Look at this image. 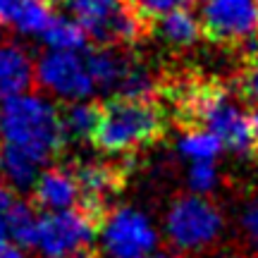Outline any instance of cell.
<instances>
[{
	"label": "cell",
	"mask_w": 258,
	"mask_h": 258,
	"mask_svg": "<svg viewBox=\"0 0 258 258\" xmlns=\"http://www.w3.org/2000/svg\"><path fill=\"white\" fill-rule=\"evenodd\" d=\"M86 62H89V72L93 77L96 91L120 93L122 82L134 60L115 48H96L91 53H86Z\"/></svg>",
	"instance_id": "obj_13"
},
{
	"label": "cell",
	"mask_w": 258,
	"mask_h": 258,
	"mask_svg": "<svg viewBox=\"0 0 258 258\" xmlns=\"http://www.w3.org/2000/svg\"><path fill=\"white\" fill-rule=\"evenodd\" d=\"M60 117L67 139H89L96 129L98 108L89 101H74L67 105V110L60 112Z\"/></svg>",
	"instance_id": "obj_18"
},
{
	"label": "cell",
	"mask_w": 258,
	"mask_h": 258,
	"mask_svg": "<svg viewBox=\"0 0 258 258\" xmlns=\"http://www.w3.org/2000/svg\"><path fill=\"white\" fill-rule=\"evenodd\" d=\"M17 199H15V189L0 177V227H3V222L8 220V215L12 213V208L17 206Z\"/></svg>",
	"instance_id": "obj_23"
},
{
	"label": "cell",
	"mask_w": 258,
	"mask_h": 258,
	"mask_svg": "<svg viewBox=\"0 0 258 258\" xmlns=\"http://www.w3.org/2000/svg\"><path fill=\"white\" fill-rule=\"evenodd\" d=\"M0 258H27L24 246L12 239L3 227H0Z\"/></svg>",
	"instance_id": "obj_24"
},
{
	"label": "cell",
	"mask_w": 258,
	"mask_h": 258,
	"mask_svg": "<svg viewBox=\"0 0 258 258\" xmlns=\"http://www.w3.org/2000/svg\"><path fill=\"white\" fill-rule=\"evenodd\" d=\"M132 3H134L139 15H144L148 19H158L167 12H172V10L186 8L191 0H132Z\"/></svg>",
	"instance_id": "obj_20"
},
{
	"label": "cell",
	"mask_w": 258,
	"mask_h": 258,
	"mask_svg": "<svg viewBox=\"0 0 258 258\" xmlns=\"http://www.w3.org/2000/svg\"><path fill=\"white\" fill-rule=\"evenodd\" d=\"M53 19L48 0H0V29L22 38L43 36Z\"/></svg>",
	"instance_id": "obj_11"
},
{
	"label": "cell",
	"mask_w": 258,
	"mask_h": 258,
	"mask_svg": "<svg viewBox=\"0 0 258 258\" xmlns=\"http://www.w3.org/2000/svg\"><path fill=\"white\" fill-rule=\"evenodd\" d=\"M34 82V60L29 50L19 43H0V103L27 91Z\"/></svg>",
	"instance_id": "obj_12"
},
{
	"label": "cell",
	"mask_w": 258,
	"mask_h": 258,
	"mask_svg": "<svg viewBox=\"0 0 258 258\" xmlns=\"http://www.w3.org/2000/svg\"><path fill=\"white\" fill-rule=\"evenodd\" d=\"M194 115L201 127L220 139L225 148L234 153H246L253 146L251 115L234 96L225 91H206L194 98Z\"/></svg>",
	"instance_id": "obj_7"
},
{
	"label": "cell",
	"mask_w": 258,
	"mask_h": 258,
	"mask_svg": "<svg viewBox=\"0 0 258 258\" xmlns=\"http://www.w3.org/2000/svg\"><path fill=\"white\" fill-rule=\"evenodd\" d=\"M251 132H253V144L258 146V110L251 115Z\"/></svg>",
	"instance_id": "obj_25"
},
{
	"label": "cell",
	"mask_w": 258,
	"mask_h": 258,
	"mask_svg": "<svg viewBox=\"0 0 258 258\" xmlns=\"http://www.w3.org/2000/svg\"><path fill=\"white\" fill-rule=\"evenodd\" d=\"M220 258H251L246 253H239V251H227V253H222Z\"/></svg>",
	"instance_id": "obj_26"
},
{
	"label": "cell",
	"mask_w": 258,
	"mask_h": 258,
	"mask_svg": "<svg viewBox=\"0 0 258 258\" xmlns=\"http://www.w3.org/2000/svg\"><path fill=\"white\" fill-rule=\"evenodd\" d=\"M175 151L184 163H218L225 146L206 127H191L177 137Z\"/></svg>",
	"instance_id": "obj_16"
},
{
	"label": "cell",
	"mask_w": 258,
	"mask_h": 258,
	"mask_svg": "<svg viewBox=\"0 0 258 258\" xmlns=\"http://www.w3.org/2000/svg\"><path fill=\"white\" fill-rule=\"evenodd\" d=\"M227 232L225 213L211 196L182 194L172 199L160 222V237L186 256H199L215 249Z\"/></svg>",
	"instance_id": "obj_2"
},
{
	"label": "cell",
	"mask_w": 258,
	"mask_h": 258,
	"mask_svg": "<svg viewBox=\"0 0 258 258\" xmlns=\"http://www.w3.org/2000/svg\"><path fill=\"white\" fill-rule=\"evenodd\" d=\"M153 258H194V256H186V253H172V256H153Z\"/></svg>",
	"instance_id": "obj_27"
},
{
	"label": "cell",
	"mask_w": 258,
	"mask_h": 258,
	"mask_svg": "<svg viewBox=\"0 0 258 258\" xmlns=\"http://www.w3.org/2000/svg\"><path fill=\"white\" fill-rule=\"evenodd\" d=\"M62 117L53 98L27 91L0 103V177L29 189L64 146Z\"/></svg>",
	"instance_id": "obj_1"
},
{
	"label": "cell",
	"mask_w": 258,
	"mask_h": 258,
	"mask_svg": "<svg viewBox=\"0 0 258 258\" xmlns=\"http://www.w3.org/2000/svg\"><path fill=\"white\" fill-rule=\"evenodd\" d=\"M96 241L103 258H153L160 246V227L144 208L124 203L103 218Z\"/></svg>",
	"instance_id": "obj_4"
},
{
	"label": "cell",
	"mask_w": 258,
	"mask_h": 258,
	"mask_svg": "<svg viewBox=\"0 0 258 258\" xmlns=\"http://www.w3.org/2000/svg\"><path fill=\"white\" fill-rule=\"evenodd\" d=\"M196 17L203 31L222 43L249 46L258 38L256 0H201Z\"/></svg>",
	"instance_id": "obj_8"
},
{
	"label": "cell",
	"mask_w": 258,
	"mask_h": 258,
	"mask_svg": "<svg viewBox=\"0 0 258 258\" xmlns=\"http://www.w3.org/2000/svg\"><path fill=\"white\" fill-rule=\"evenodd\" d=\"M34 82L38 84L41 93H46L53 101H89L96 93L84 50L48 48L34 62Z\"/></svg>",
	"instance_id": "obj_6"
},
{
	"label": "cell",
	"mask_w": 258,
	"mask_h": 258,
	"mask_svg": "<svg viewBox=\"0 0 258 258\" xmlns=\"http://www.w3.org/2000/svg\"><path fill=\"white\" fill-rule=\"evenodd\" d=\"M239 232L249 241V246L258 253V199L246 203L239 213Z\"/></svg>",
	"instance_id": "obj_21"
},
{
	"label": "cell",
	"mask_w": 258,
	"mask_h": 258,
	"mask_svg": "<svg viewBox=\"0 0 258 258\" xmlns=\"http://www.w3.org/2000/svg\"><path fill=\"white\" fill-rule=\"evenodd\" d=\"M41 38H43V43L48 48H55V50H84L86 31L74 19L53 15L50 24L46 27Z\"/></svg>",
	"instance_id": "obj_17"
},
{
	"label": "cell",
	"mask_w": 258,
	"mask_h": 258,
	"mask_svg": "<svg viewBox=\"0 0 258 258\" xmlns=\"http://www.w3.org/2000/svg\"><path fill=\"white\" fill-rule=\"evenodd\" d=\"M201 22L199 17L189 12L186 8L172 10L163 17H158V36L165 46L175 48V50H186L199 43L201 38Z\"/></svg>",
	"instance_id": "obj_14"
},
{
	"label": "cell",
	"mask_w": 258,
	"mask_h": 258,
	"mask_svg": "<svg viewBox=\"0 0 258 258\" xmlns=\"http://www.w3.org/2000/svg\"><path fill=\"white\" fill-rule=\"evenodd\" d=\"M256 5H258V0H256Z\"/></svg>",
	"instance_id": "obj_29"
},
{
	"label": "cell",
	"mask_w": 258,
	"mask_h": 258,
	"mask_svg": "<svg viewBox=\"0 0 258 258\" xmlns=\"http://www.w3.org/2000/svg\"><path fill=\"white\" fill-rule=\"evenodd\" d=\"M72 19L98 41L129 43L139 36V19L127 0H70Z\"/></svg>",
	"instance_id": "obj_9"
},
{
	"label": "cell",
	"mask_w": 258,
	"mask_h": 258,
	"mask_svg": "<svg viewBox=\"0 0 258 258\" xmlns=\"http://www.w3.org/2000/svg\"><path fill=\"white\" fill-rule=\"evenodd\" d=\"M34 201L43 211H64V208H77L82 201L79 182L77 175L67 167H43L34 179Z\"/></svg>",
	"instance_id": "obj_10"
},
{
	"label": "cell",
	"mask_w": 258,
	"mask_h": 258,
	"mask_svg": "<svg viewBox=\"0 0 258 258\" xmlns=\"http://www.w3.org/2000/svg\"><path fill=\"white\" fill-rule=\"evenodd\" d=\"M96 241V225L91 215L77 208L46 211L34 215L22 246L34 249L41 258L77 256Z\"/></svg>",
	"instance_id": "obj_5"
},
{
	"label": "cell",
	"mask_w": 258,
	"mask_h": 258,
	"mask_svg": "<svg viewBox=\"0 0 258 258\" xmlns=\"http://www.w3.org/2000/svg\"><path fill=\"white\" fill-rule=\"evenodd\" d=\"M64 258H86V256H82V253H77V256H64Z\"/></svg>",
	"instance_id": "obj_28"
},
{
	"label": "cell",
	"mask_w": 258,
	"mask_h": 258,
	"mask_svg": "<svg viewBox=\"0 0 258 258\" xmlns=\"http://www.w3.org/2000/svg\"><path fill=\"white\" fill-rule=\"evenodd\" d=\"M160 127H163V112L148 98L117 96L105 103L103 110H98L91 139L101 151L122 156L146 146L151 139H156Z\"/></svg>",
	"instance_id": "obj_3"
},
{
	"label": "cell",
	"mask_w": 258,
	"mask_h": 258,
	"mask_svg": "<svg viewBox=\"0 0 258 258\" xmlns=\"http://www.w3.org/2000/svg\"><path fill=\"white\" fill-rule=\"evenodd\" d=\"M241 93L258 105V60L241 74Z\"/></svg>",
	"instance_id": "obj_22"
},
{
	"label": "cell",
	"mask_w": 258,
	"mask_h": 258,
	"mask_svg": "<svg viewBox=\"0 0 258 258\" xmlns=\"http://www.w3.org/2000/svg\"><path fill=\"white\" fill-rule=\"evenodd\" d=\"M74 175H77V182H79L82 199H86V203L91 208H101L103 203L112 196V191L117 189V175L105 163H86Z\"/></svg>",
	"instance_id": "obj_15"
},
{
	"label": "cell",
	"mask_w": 258,
	"mask_h": 258,
	"mask_svg": "<svg viewBox=\"0 0 258 258\" xmlns=\"http://www.w3.org/2000/svg\"><path fill=\"white\" fill-rule=\"evenodd\" d=\"M220 179H222V175H220L218 163H186L184 184L189 194L211 196V194L218 191Z\"/></svg>",
	"instance_id": "obj_19"
}]
</instances>
